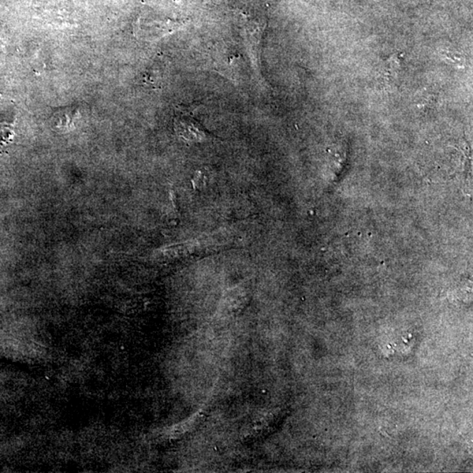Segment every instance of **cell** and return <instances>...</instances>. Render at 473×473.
<instances>
[{
    "label": "cell",
    "instance_id": "1",
    "mask_svg": "<svg viewBox=\"0 0 473 473\" xmlns=\"http://www.w3.org/2000/svg\"><path fill=\"white\" fill-rule=\"evenodd\" d=\"M178 111L174 118V130L182 140L187 143H201L213 138L187 110L184 111L180 108Z\"/></svg>",
    "mask_w": 473,
    "mask_h": 473
}]
</instances>
